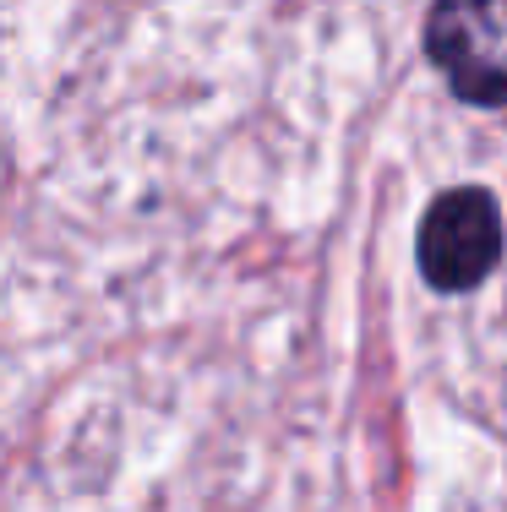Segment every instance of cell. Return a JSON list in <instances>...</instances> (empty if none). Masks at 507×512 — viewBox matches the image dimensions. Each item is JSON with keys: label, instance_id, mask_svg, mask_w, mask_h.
I'll use <instances>...</instances> for the list:
<instances>
[{"label": "cell", "instance_id": "6da1fadb", "mask_svg": "<svg viewBox=\"0 0 507 512\" xmlns=\"http://www.w3.org/2000/svg\"><path fill=\"white\" fill-rule=\"evenodd\" d=\"M507 229L502 207L486 186H453L442 197H431L426 218H420V278L437 295H475L502 262Z\"/></svg>", "mask_w": 507, "mask_h": 512}, {"label": "cell", "instance_id": "7a4b0ae2", "mask_svg": "<svg viewBox=\"0 0 507 512\" xmlns=\"http://www.w3.org/2000/svg\"><path fill=\"white\" fill-rule=\"evenodd\" d=\"M426 60L458 104L507 109V0H431Z\"/></svg>", "mask_w": 507, "mask_h": 512}]
</instances>
